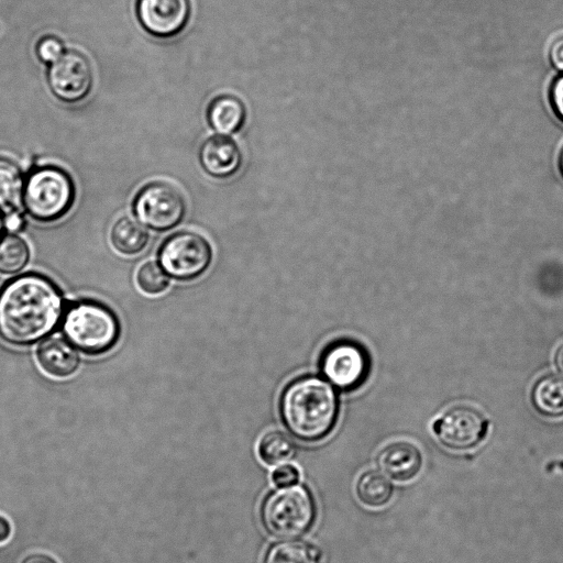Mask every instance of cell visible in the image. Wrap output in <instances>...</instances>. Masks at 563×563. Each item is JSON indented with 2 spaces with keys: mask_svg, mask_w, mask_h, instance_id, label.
<instances>
[{
  "mask_svg": "<svg viewBox=\"0 0 563 563\" xmlns=\"http://www.w3.org/2000/svg\"><path fill=\"white\" fill-rule=\"evenodd\" d=\"M63 317V296L42 275L19 276L0 290V336L11 344L26 345L45 338Z\"/></svg>",
  "mask_w": 563,
  "mask_h": 563,
  "instance_id": "cell-1",
  "label": "cell"
},
{
  "mask_svg": "<svg viewBox=\"0 0 563 563\" xmlns=\"http://www.w3.org/2000/svg\"><path fill=\"white\" fill-rule=\"evenodd\" d=\"M279 413L287 430L303 442H318L334 428L339 400L332 385L320 376L290 382L282 393Z\"/></svg>",
  "mask_w": 563,
  "mask_h": 563,
  "instance_id": "cell-2",
  "label": "cell"
},
{
  "mask_svg": "<svg viewBox=\"0 0 563 563\" xmlns=\"http://www.w3.org/2000/svg\"><path fill=\"white\" fill-rule=\"evenodd\" d=\"M63 332L67 340L87 354H101L118 341L120 325L115 314L95 301H79L63 317Z\"/></svg>",
  "mask_w": 563,
  "mask_h": 563,
  "instance_id": "cell-3",
  "label": "cell"
},
{
  "mask_svg": "<svg viewBox=\"0 0 563 563\" xmlns=\"http://www.w3.org/2000/svg\"><path fill=\"white\" fill-rule=\"evenodd\" d=\"M316 503L305 486H290L268 494L261 508L263 525L278 538L307 532L316 519Z\"/></svg>",
  "mask_w": 563,
  "mask_h": 563,
  "instance_id": "cell-4",
  "label": "cell"
},
{
  "mask_svg": "<svg viewBox=\"0 0 563 563\" xmlns=\"http://www.w3.org/2000/svg\"><path fill=\"white\" fill-rule=\"evenodd\" d=\"M22 196L25 209L34 219L53 221L64 216L73 203V180L60 168L40 167L30 173Z\"/></svg>",
  "mask_w": 563,
  "mask_h": 563,
  "instance_id": "cell-5",
  "label": "cell"
},
{
  "mask_svg": "<svg viewBox=\"0 0 563 563\" xmlns=\"http://www.w3.org/2000/svg\"><path fill=\"white\" fill-rule=\"evenodd\" d=\"M212 250L200 234L180 231L167 238L158 252V261L166 274L178 280H191L210 265Z\"/></svg>",
  "mask_w": 563,
  "mask_h": 563,
  "instance_id": "cell-6",
  "label": "cell"
},
{
  "mask_svg": "<svg viewBox=\"0 0 563 563\" xmlns=\"http://www.w3.org/2000/svg\"><path fill=\"white\" fill-rule=\"evenodd\" d=\"M186 208L183 192L175 185L163 180L143 186L133 202L136 218L156 231L176 227L185 217Z\"/></svg>",
  "mask_w": 563,
  "mask_h": 563,
  "instance_id": "cell-7",
  "label": "cell"
},
{
  "mask_svg": "<svg viewBox=\"0 0 563 563\" xmlns=\"http://www.w3.org/2000/svg\"><path fill=\"white\" fill-rule=\"evenodd\" d=\"M319 365L330 384L341 390L351 391L365 382L371 360L365 347L358 342L341 339L325 346Z\"/></svg>",
  "mask_w": 563,
  "mask_h": 563,
  "instance_id": "cell-8",
  "label": "cell"
},
{
  "mask_svg": "<svg viewBox=\"0 0 563 563\" xmlns=\"http://www.w3.org/2000/svg\"><path fill=\"white\" fill-rule=\"evenodd\" d=\"M488 419L475 407L459 405L448 409L433 424L438 440L448 449L466 451L477 446L488 433Z\"/></svg>",
  "mask_w": 563,
  "mask_h": 563,
  "instance_id": "cell-9",
  "label": "cell"
},
{
  "mask_svg": "<svg viewBox=\"0 0 563 563\" xmlns=\"http://www.w3.org/2000/svg\"><path fill=\"white\" fill-rule=\"evenodd\" d=\"M47 80L52 92L65 102L84 99L92 85L89 60L77 51H67L48 68Z\"/></svg>",
  "mask_w": 563,
  "mask_h": 563,
  "instance_id": "cell-10",
  "label": "cell"
},
{
  "mask_svg": "<svg viewBox=\"0 0 563 563\" xmlns=\"http://www.w3.org/2000/svg\"><path fill=\"white\" fill-rule=\"evenodd\" d=\"M136 14L150 34L168 38L180 33L190 16L189 0H137Z\"/></svg>",
  "mask_w": 563,
  "mask_h": 563,
  "instance_id": "cell-11",
  "label": "cell"
},
{
  "mask_svg": "<svg viewBox=\"0 0 563 563\" xmlns=\"http://www.w3.org/2000/svg\"><path fill=\"white\" fill-rule=\"evenodd\" d=\"M239 145L224 134L212 135L199 148V162L203 170L214 178H230L242 166Z\"/></svg>",
  "mask_w": 563,
  "mask_h": 563,
  "instance_id": "cell-12",
  "label": "cell"
},
{
  "mask_svg": "<svg viewBox=\"0 0 563 563\" xmlns=\"http://www.w3.org/2000/svg\"><path fill=\"white\" fill-rule=\"evenodd\" d=\"M376 462L380 471L391 479L408 482L419 474L422 454L413 443L396 441L378 452Z\"/></svg>",
  "mask_w": 563,
  "mask_h": 563,
  "instance_id": "cell-13",
  "label": "cell"
},
{
  "mask_svg": "<svg viewBox=\"0 0 563 563\" xmlns=\"http://www.w3.org/2000/svg\"><path fill=\"white\" fill-rule=\"evenodd\" d=\"M37 360L45 372L56 377L71 375L79 365L75 346L60 338L44 340L38 346Z\"/></svg>",
  "mask_w": 563,
  "mask_h": 563,
  "instance_id": "cell-14",
  "label": "cell"
},
{
  "mask_svg": "<svg viewBox=\"0 0 563 563\" xmlns=\"http://www.w3.org/2000/svg\"><path fill=\"white\" fill-rule=\"evenodd\" d=\"M209 125L221 134H232L241 130L246 120L243 101L233 95H219L207 108Z\"/></svg>",
  "mask_w": 563,
  "mask_h": 563,
  "instance_id": "cell-15",
  "label": "cell"
},
{
  "mask_svg": "<svg viewBox=\"0 0 563 563\" xmlns=\"http://www.w3.org/2000/svg\"><path fill=\"white\" fill-rule=\"evenodd\" d=\"M531 400L534 408L547 417L563 416V376L545 375L533 386Z\"/></svg>",
  "mask_w": 563,
  "mask_h": 563,
  "instance_id": "cell-16",
  "label": "cell"
},
{
  "mask_svg": "<svg viewBox=\"0 0 563 563\" xmlns=\"http://www.w3.org/2000/svg\"><path fill=\"white\" fill-rule=\"evenodd\" d=\"M110 236L114 249L126 255L140 253L148 242L147 230L131 217H122L117 220L112 225Z\"/></svg>",
  "mask_w": 563,
  "mask_h": 563,
  "instance_id": "cell-17",
  "label": "cell"
},
{
  "mask_svg": "<svg viewBox=\"0 0 563 563\" xmlns=\"http://www.w3.org/2000/svg\"><path fill=\"white\" fill-rule=\"evenodd\" d=\"M355 493L358 500L365 506L379 508L390 501L394 486L383 473L366 471L358 477Z\"/></svg>",
  "mask_w": 563,
  "mask_h": 563,
  "instance_id": "cell-18",
  "label": "cell"
},
{
  "mask_svg": "<svg viewBox=\"0 0 563 563\" xmlns=\"http://www.w3.org/2000/svg\"><path fill=\"white\" fill-rule=\"evenodd\" d=\"M265 563H321V553L306 541H283L269 549Z\"/></svg>",
  "mask_w": 563,
  "mask_h": 563,
  "instance_id": "cell-19",
  "label": "cell"
},
{
  "mask_svg": "<svg viewBox=\"0 0 563 563\" xmlns=\"http://www.w3.org/2000/svg\"><path fill=\"white\" fill-rule=\"evenodd\" d=\"M295 443L282 431H269L258 442L260 459L267 465L274 466L290 460L295 454Z\"/></svg>",
  "mask_w": 563,
  "mask_h": 563,
  "instance_id": "cell-20",
  "label": "cell"
},
{
  "mask_svg": "<svg viewBox=\"0 0 563 563\" xmlns=\"http://www.w3.org/2000/svg\"><path fill=\"white\" fill-rule=\"evenodd\" d=\"M20 168L11 161L0 157V208L14 206L23 192Z\"/></svg>",
  "mask_w": 563,
  "mask_h": 563,
  "instance_id": "cell-21",
  "label": "cell"
},
{
  "mask_svg": "<svg viewBox=\"0 0 563 563\" xmlns=\"http://www.w3.org/2000/svg\"><path fill=\"white\" fill-rule=\"evenodd\" d=\"M29 247L16 235H7L0 240V273L20 272L29 261Z\"/></svg>",
  "mask_w": 563,
  "mask_h": 563,
  "instance_id": "cell-22",
  "label": "cell"
},
{
  "mask_svg": "<svg viewBox=\"0 0 563 563\" xmlns=\"http://www.w3.org/2000/svg\"><path fill=\"white\" fill-rule=\"evenodd\" d=\"M136 283L144 292L157 295L168 287L169 278L161 265L150 261L139 267Z\"/></svg>",
  "mask_w": 563,
  "mask_h": 563,
  "instance_id": "cell-23",
  "label": "cell"
},
{
  "mask_svg": "<svg viewBox=\"0 0 563 563\" xmlns=\"http://www.w3.org/2000/svg\"><path fill=\"white\" fill-rule=\"evenodd\" d=\"M64 53L63 43L55 36H45L36 44L37 57L44 63H53Z\"/></svg>",
  "mask_w": 563,
  "mask_h": 563,
  "instance_id": "cell-24",
  "label": "cell"
},
{
  "mask_svg": "<svg viewBox=\"0 0 563 563\" xmlns=\"http://www.w3.org/2000/svg\"><path fill=\"white\" fill-rule=\"evenodd\" d=\"M300 473L298 468L291 464H283L278 466L272 474L273 483L279 487H290L299 482Z\"/></svg>",
  "mask_w": 563,
  "mask_h": 563,
  "instance_id": "cell-25",
  "label": "cell"
},
{
  "mask_svg": "<svg viewBox=\"0 0 563 563\" xmlns=\"http://www.w3.org/2000/svg\"><path fill=\"white\" fill-rule=\"evenodd\" d=\"M549 98L554 113L563 121V74L552 81Z\"/></svg>",
  "mask_w": 563,
  "mask_h": 563,
  "instance_id": "cell-26",
  "label": "cell"
},
{
  "mask_svg": "<svg viewBox=\"0 0 563 563\" xmlns=\"http://www.w3.org/2000/svg\"><path fill=\"white\" fill-rule=\"evenodd\" d=\"M549 58L558 70L563 71V34L556 36L550 44Z\"/></svg>",
  "mask_w": 563,
  "mask_h": 563,
  "instance_id": "cell-27",
  "label": "cell"
},
{
  "mask_svg": "<svg viewBox=\"0 0 563 563\" xmlns=\"http://www.w3.org/2000/svg\"><path fill=\"white\" fill-rule=\"evenodd\" d=\"M19 563H59L56 558L44 551H33L24 555Z\"/></svg>",
  "mask_w": 563,
  "mask_h": 563,
  "instance_id": "cell-28",
  "label": "cell"
},
{
  "mask_svg": "<svg viewBox=\"0 0 563 563\" xmlns=\"http://www.w3.org/2000/svg\"><path fill=\"white\" fill-rule=\"evenodd\" d=\"M23 227V218L18 212H11L4 218V228L11 232H16Z\"/></svg>",
  "mask_w": 563,
  "mask_h": 563,
  "instance_id": "cell-29",
  "label": "cell"
},
{
  "mask_svg": "<svg viewBox=\"0 0 563 563\" xmlns=\"http://www.w3.org/2000/svg\"><path fill=\"white\" fill-rule=\"evenodd\" d=\"M12 534V526L9 519L0 515V544L7 542Z\"/></svg>",
  "mask_w": 563,
  "mask_h": 563,
  "instance_id": "cell-30",
  "label": "cell"
},
{
  "mask_svg": "<svg viewBox=\"0 0 563 563\" xmlns=\"http://www.w3.org/2000/svg\"><path fill=\"white\" fill-rule=\"evenodd\" d=\"M554 363L558 371L563 375V344H561L555 352Z\"/></svg>",
  "mask_w": 563,
  "mask_h": 563,
  "instance_id": "cell-31",
  "label": "cell"
},
{
  "mask_svg": "<svg viewBox=\"0 0 563 563\" xmlns=\"http://www.w3.org/2000/svg\"><path fill=\"white\" fill-rule=\"evenodd\" d=\"M559 167H560L561 174L563 176V147L561 150L560 157H559Z\"/></svg>",
  "mask_w": 563,
  "mask_h": 563,
  "instance_id": "cell-32",
  "label": "cell"
},
{
  "mask_svg": "<svg viewBox=\"0 0 563 563\" xmlns=\"http://www.w3.org/2000/svg\"><path fill=\"white\" fill-rule=\"evenodd\" d=\"M3 228H4V218H2V216L0 213V238H1V234L3 231Z\"/></svg>",
  "mask_w": 563,
  "mask_h": 563,
  "instance_id": "cell-33",
  "label": "cell"
}]
</instances>
